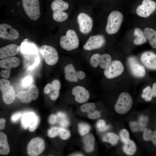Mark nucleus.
I'll list each match as a JSON object with an SVG mask.
<instances>
[{"label": "nucleus", "instance_id": "1", "mask_svg": "<svg viewBox=\"0 0 156 156\" xmlns=\"http://www.w3.org/2000/svg\"><path fill=\"white\" fill-rule=\"evenodd\" d=\"M69 7L68 3L63 0H54L51 5L53 19L58 22H62L66 20L68 15L64 11L68 9Z\"/></svg>", "mask_w": 156, "mask_h": 156}, {"label": "nucleus", "instance_id": "2", "mask_svg": "<svg viewBox=\"0 0 156 156\" xmlns=\"http://www.w3.org/2000/svg\"><path fill=\"white\" fill-rule=\"evenodd\" d=\"M60 43L63 49L70 51L78 47L79 41L75 31L70 29L67 31L65 35L61 36Z\"/></svg>", "mask_w": 156, "mask_h": 156}, {"label": "nucleus", "instance_id": "3", "mask_svg": "<svg viewBox=\"0 0 156 156\" xmlns=\"http://www.w3.org/2000/svg\"><path fill=\"white\" fill-rule=\"evenodd\" d=\"M123 20V16L120 12L115 10L109 15L106 27V32L109 34L117 33L120 27Z\"/></svg>", "mask_w": 156, "mask_h": 156}, {"label": "nucleus", "instance_id": "4", "mask_svg": "<svg viewBox=\"0 0 156 156\" xmlns=\"http://www.w3.org/2000/svg\"><path fill=\"white\" fill-rule=\"evenodd\" d=\"M24 11L31 19L36 21L41 15L39 0H21Z\"/></svg>", "mask_w": 156, "mask_h": 156}, {"label": "nucleus", "instance_id": "5", "mask_svg": "<svg viewBox=\"0 0 156 156\" xmlns=\"http://www.w3.org/2000/svg\"><path fill=\"white\" fill-rule=\"evenodd\" d=\"M133 101L130 95L126 92H122L119 96L115 105L114 109L116 112L120 114H124L131 109Z\"/></svg>", "mask_w": 156, "mask_h": 156}, {"label": "nucleus", "instance_id": "6", "mask_svg": "<svg viewBox=\"0 0 156 156\" xmlns=\"http://www.w3.org/2000/svg\"><path fill=\"white\" fill-rule=\"evenodd\" d=\"M0 90L4 103L9 105L12 103L15 98V93L13 86L10 85V81L5 78L0 80Z\"/></svg>", "mask_w": 156, "mask_h": 156}, {"label": "nucleus", "instance_id": "7", "mask_svg": "<svg viewBox=\"0 0 156 156\" xmlns=\"http://www.w3.org/2000/svg\"><path fill=\"white\" fill-rule=\"evenodd\" d=\"M40 51L47 64L53 65L57 62L59 59L58 53L53 47L44 45L40 47Z\"/></svg>", "mask_w": 156, "mask_h": 156}, {"label": "nucleus", "instance_id": "8", "mask_svg": "<svg viewBox=\"0 0 156 156\" xmlns=\"http://www.w3.org/2000/svg\"><path fill=\"white\" fill-rule=\"evenodd\" d=\"M39 91L38 87L35 85L30 86L27 90L21 91L18 92L16 97L23 103H27L32 100H36L38 97Z\"/></svg>", "mask_w": 156, "mask_h": 156}, {"label": "nucleus", "instance_id": "9", "mask_svg": "<svg viewBox=\"0 0 156 156\" xmlns=\"http://www.w3.org/2000/svg\"><path fill=\"white\" fill-rule=\"evenodd\" d=\"M39 122L38 116L33 112L26 113L23 114L21 121V126L24 129L29 127L30 132L34 131L37 128Z\"/></svg>", "mask_w": 156, "mask_h": 156}, {"label": "nucleus", "instance_id": "10", "mask_svg": "<svg viewBox=\"0 0 156 156\" xmlns=\"http://www.w3.org/2000/svg\"><path fill=\"white\" fill-rule=\"evenodd\" d=\"M45 148L43 140L39 137L32 138L28 143L27 146L28 154L30 156H36L40 154Z\"/></svg>", "mask_w": 156, "mask_h": 156}, {"label": "nucleus", "instance_id": "11", "mask_svg": "<svg viewBox=\"0 0 156 156\" xmlns=\"http://www.w3.org/2000/svg\"><path fill=\"white\" fill-rule=\"evenodd\" d=\"M124 70V67L120 61L114 60L111 62L105 69L104 75L107 79H112L121 74Z\"/></svg>", "mask_w": 156, "mask_h": 156}, {"label": "nucleus", "instance_id": "12", "mask_svg": "<svg viewBox=\"0 0 156 156\" xmlns=\"http://www.w3.org/2000/svg\"><path fill=\"white\" fill-rule=\"evenodd\" d=\"M112 61V57L108 54L102 55L98 53L93 54L90 60L91 65L94 68H96L99 65L103 69H105Z\"/></svg>", "mask_w": 156, "mask_h": 156}, {"label": "nucleus", "instance_id": "13", "mask_svg": "<svg viewBox=\"0 0 156 156\" xmlns=\"http://www.w3.org/2000/svg\"><path fill=\"white\" fill-rule=\"evenodd\" d=\"M18 31L9 24L3 23L0 25V38L2 39L14 40L19 37Z\"/></svg>", "mask_w": 156, "mask_h": 156}, {"label": "nucleus", "instance_id": "14", "mask_svg": "<svg viewBox=\"0 0 156 156\" xmlns=\"http://www.w3.org/2000/svg\"><path fill=\"white\" fill-rule=\"evenodd\" d=\"M77 22L80 31L84 34H87L91 31L93 24L92 18L88 14L79 13L77 17Z\"/></svg>", "mask_w": 156, "mask_h": 156}, {"label": "nucleus", "instance_id": "15", "mask_svg": "<svg viewBox=\"0 0 156 156\" xmlns=\"http://www.w3.org/2000/svg\"><path fill=\"white\" fill-rule=\"evenodd\" d=\"M156 3L152 0H143L142 4L139 5L136 9V13L138 16L147 17L149 16L155 10Z\"/></svg>", "mask_w": 156, "mask_h": 156}, {"label": "nucleus", "instance_id": "16", "mask_svg": "<svg viewBox=\"0 0 156 156\" xmlns=\"http://www.w3.org/2000/svg\"><path fill=\"white\" fill-rule=\"evenodd\" d=\"M104 37L101 35H97L89 38L83 48L86 50L90 51L98 49L103 46L105 43Z\"/></svg>", "mask_w": 156, "mask_h": 156}, {"label": "nucleus", "instance_id": "17", "mask_svg": "<svg viewBox=\"0 0 156 156\" xmlns=\"http://www.w3.org/2000/svg\"><path fill=\"white\" fill-rule=\"evenodd\" d=\"M61 83L57 79H55L51 83H48L45 86L43 92L45 94H50V98L53 100L57 99L59 96Z\"/></svg>", "mask_w": 156, "mask_h": 156}, {"label": "nucleus", "instance_id": "18", "mask_svg": "<svg viewBox=\"0 0 156 156\" xmlns=\"http://www.w3.org/2000/svg\"><path fill=\"white\" fill-rule=\"evenodd\" d=\"M72 93L75 96L76 101L79 103L86 102L90 97L88 91L84 87L80 86L74 87L72 90Z\"/></svg>", "mask_w": 156, "mask_h": 156}, {"label": "nucleus", "instance_id": "19", "mask_svg": "<svg viewBox=\"0 0 156 156\" xmlns=\"http://www.w3.org/2000/svg\"><path fill=\"white\" fill-rule=\"evenodd\" d=\"M128 62L131 71L134 75L139 77L145 76V70L144 67L139 64L135 57H129Z\"/></svg>", "mask_w": 156, "mask_h": 156}, {"label": "nucleus", "instance_id": "20", "mask_svg": "<svg viewBox=\"0 0 156 156\" xmlns=\"http://www.w3.org/2000/svg\"><path fill=\"white\" fill-rule=\"evenodd\" d=\"M19 47L15 44H10L0 49V59H4L13 57L18 53Z\"/></svg>", "mask_w": 156, "mask_h": 156}, {"label": "nucleus", "instance_id": "21", "mask_svg": "<svg viewBox=\"0 0 156 156\" xmlns=\"http://www.w3.org/2000/svg\"><path fill=\"white\" fill-rule=\"evenodd\" d=\"M141 60L144 66L148 69H156V55L151 51L144 53L141 56Z\"/></svg>", "mask_w": 156, "mask_h": 156}, {"label": "nucleus", "instance_id": "22", "mask_svg": "<svg viewBox=\"0 0 156 156\" xmlns=\"http://www.w3.org/2000/svg\"><path fill=\"white\" fill-rule=\"evenodd\" d=\"M148 120L146 116H141L137 121H131L129 123V126L131 130L133 132L144 130Z\"/></svg>", "mask_w": 156, "mask_h": 156}, {"label": "nucleus", "instance_id": "23", "mask_svg": "<svg viewBox=\"0 0 156 156\" xmlns=\"http://www.w3.org/2000/svg\"><path fill=\"white\" fill-rule=\"evenodd\" d=\"M21 62V60L18 57H12L1 59L0 61V67L3 68L11 70L12 68L18 66Z\"/></svg>", "mask_w": 156, "mask_h": 156}, {"label": "nucleus", "instance_id": "24", "mask_svg": "<svg viewBox=\"0 0 156 156\" xmlns=\"http://www.w3.org/2000/svg\"><path fill=\"white\" fill-rule=\"evenodd\" d=\"M66 79L70 82H77L78 81L77 71L72 64L66 65L64 69Z\"/></svg>", "mask_w": 156, "mask_h": 156}, {"label": "nucleus", "instance_id": "25", "mask_svg": "<svg viewBox=\"0 0 156 156\" xmlns=\"http://www.w3.org/2000/svg\"><path fill=\"white\" fill-rule=\"evenodd\" d=\"M10 151V148L8 142L6 134L2 132H0V154L7 155Z\"/></svg>", "mask_w": 156, "mask_h": 156}, {"label": "nucleus", "instance_id": "26", "mask_svg": "<svg viewBox=\"0 0 156 156\" xmlns=\"http://www.w3.org/2000/svg\"><path fill=\"white\" fill-rule=\"evenodd\" d=\"M144 33L151 46L156 48V30L146 27L144 29Z\"/></svg>", "mask_w": 156, "mask_h": 156}, {"label": "nucleus", "instance_id": "27", "mask_svg": "<svg viewBox=\"0 0 156 156\" xmlns=\"http://www.w3.org/2000/svg\"><path fill=\"white\" fill-rule=\"evenodd\" d=\"M85 150L88 152L92 151L94 149V138L92 135L88 134L83 138Z\"/></svg>", "mask_w": 156, "mask_h": 156}, {"label": "nucleus", "instance_id": "28", "mask_svg": "<svg viewBox=\"0 0 156 156\" xmlns=\"http://www.w3.org/2000/svg\"><path fill=\"white\" fill-rule=\"evenodd\" d=\"M123 150L127 155H131L135 153L136 147L134 142L130 139L126 142L124 143Z\"/></svg>", "mask_w": 156, "mask_h": 156}, {"label": "nucleus", "instance_id": "29", "mask_svg": "<svg viewBox=\"0 0 156 156\" xmlns=\"http://www.w3.org/2000/svg\"><path fill=\"white\" fill-rule=\"evenodd\" d=\"M119 139V136L116 134L112 132H109L103 136L102 140L103 142L109 143L112 145L117 144Z\"/></svg>", "mask_w": 156, "mask_h": 156}, {"label": "nucleus", "instance_id": "30", "mask_svg": "<svg viewBox=\"0 0 156 156\" xmlns=\"http://www.w3.org/2000/svg\"><path fill=\"white\" fill-rule=\"evenodd\" d=\"M134 35L136 37L134 41L135 44H141L146 42V37L143 32L140 29L137 28L134 30Z\"/></svg>", "mask_w": 156, "mask_h": 156}, {"label": "nucleus", "instance_id": "31", "mask_svg": "<svg viewBox=\"0 0 156 156\" xmlns=\"http://www.w3.org/2000/svg\"><path fill=\"white\" fill-rule=\"evenodd\" d=\"M21 50L24 53L28 54H35L37 49L34 45L26 42H24L21 46Z\"/></svg>", "mask_w": 156, "mask_h": 156}, {"label": "nucleus", "instance_id": "32", "mask_svg": "<svg viewBox=\"0 0 156 156\" xmlns=\"http://www.w3.org/2000/svg\"><path fill=\"white\" fill-rule=\"evenodd\" d=\"M141 96L146 101H149L151 100L153 96L152 89L150 86H148L143 90Z\"/></svg>", "mask_w": 156, "mask_h": 156}, {"label": "nucleus", "instance_id": "33", "mask_svg": "<svg viewBox=\"0 0 156 156\" xmlns=\"http://www.w3.org/2000/svg\"><path fill=\"white\" fill-rule=\"evenodd\" d=\"M78 129L80 134L82 136H83L89 132L90 127L86 123H80L78 125Z\"/></svg>", "mask_w": 156, "mask_h": 156}, {"label": "nucleus", "instance_id": "34", "mask_svg": "<svg viewBox=\"0 0 156 156\" xmlns=\"http://www.w3.org/2000/svg\"><path fill=\"white\" fill-rule=\"evenodd\" d=\"M95 104L94 103H88L82 105L81 107V110L83 112L88 113L95 109Z\"/></svg>", "mask_w": 156, "mask_h": 156}, {"label": "nucleus", "instance_id": "35", "mask_svg": "<svg viewBox=\"0 0 156 156\" xmlns=\"http://www.w3.org/2000/svg\"><path fill=\"white\" fill-rule=\"evenodd\" d=\"M63 140H66L70 136V132L68 130L62 128H59V135Z\"/></svg>", "mask_w": 156, "mask_h": 156}, {"label": "nucleus", "instance_id": "36", "mask_svg": "<svg viewBox=\"0 0 156 156\" xmlns=\"http://www.w3.org/2000/svg\"><path fill=\"white\" fill-rule=\"evenodd\" d=\"M96 127L100 131H103L107 130L109 126L106 124L105 121L103 120H99L96 123Z\"/></svg>", "mask_w": 156, "mask_h": 156}, {"label": "nucleus", "instance_id": "37", "mask_svg": "<svg viewBox=\"0 0 156 156\" xmlns=\"http://www.w3.org/2000/svg\"><path fill=\"white\" fill-rule=\"evenodd\" d=\"M129 133L125 129H122L120 132V136L121 141L125 143L127 142L129 139Z\"/></svg>", "mask_w": 156, "mask_h": 156}, {"label": "nucleus", "instance_id": "38", "mask_svg": "<svg viewBox=\"0 0 156 156\" xmlns=\"http://www.w3.org/2000/svg\"><path fill=\"white\" fill-rule=\"evenodd\" d=\"M59 128L52 127L47 131L48 136L51 138H54L59 135Z\"/></svg>", "mask_w": 156, "mask_h": 156}, {"label": "nucleus", "instance_id": "39", "mask_svg": "<svg viewBox=\"0 0 156 156\" xmlns=\"http://www.w3.org/2000/svg\"><path fill=\"white\" fill-rule=\"evenodd\" d=\"M153 132L151 129L149 128H146L144 130L143 133V138L144 140L146 141L151 140Z\"/></svg>", "mask_w": 156, "mask_h": 156}, {"label": "nucleus", "instance_id": "40", "mask_svg": "<svg viewBox=\"0 0 156 156\" xmlns=\"http://www.w3.org/2000/svg\"><path fill=\"white\" fill-rule=\"evenodd\" d=\"M88 117L91 119H97L101 116L100 112L95 109H93L88 113Z\"/></svg>", "mask_w": 156, "mask_h": 156}, {"label": "nucleus", "instance_id": "41", "mask_svg": "<svg viewBox=\"0 0 156 156\" xmlns=\"http://www.w3.org/2000/svg\"><path fill=\"white\" fill-rule=\"evenodd\" d=\"M32 79L30 76L25 77L22 81V85L24 87H26L30 85L32 82Z\"/></svg>", "mask_w": 156, "mask_h": 156}, {"label": "nucleus", "instance_id": "42", "mask_svg": "<svg viewBox=\"0 0 156 156\" xmlns=\"http://www.w3.org/2000/svg\"><path fill=\"white\" fill-rule=\"evenodd\" d=\"M22 114L19 112H17L13 114L10 117V120L13 122H16L21 118Z\"/></svg>", "mask_w": 156, "mask_h": 156}, {"label": "nucleus", "instance_id": "43", "mask_svg": "<svg viewBox=\"0 0 156 156\" xmlns=\"http://www.w3.org/2000/svg\"><path fill=\"white\" fill-rule=\"evenodd\" d=\"M60 118V120L59 123L61 126L65 127L68 126L69 125V122L66 117Z\"/></svg>", "mask_w": 156, "mask_h": 156}, {"label": "nucleus", "instance_id": "44", "mask_svg": "<svg viewBox=\"0 0 156 156\" xmlns=\"http://www.w3.org/2000/svg\"><path fill=\"white\" fill-rule=\"evenodd\" d=\"M10 70L8 69L2 70L0 72V76L5 79L9 78L10 74Z\"/></svg>", "mask_w": 156, "mask_h": 156}, {"label": "nucleus", "instance_id": "45", "mask_svg": "<svg viewBox=\"0 0 156 156\" xmlns=\"http://www.w3.org/2000/svg\"><path fill=\"white\" fill-rule=\"evenodd\" d=\"M57 116L55 115H51L49 118V122L51 124H54L57 121Z\"/></svg>", "mask_w": 156, "mask_h": 156}, {"label": "nucleus", "instance_id": "46", "mask_svg": "<svg viewBox=\"0 0 156 156\" xmlns=\"http://www.w3.org/2000/svg\"><path fill=\"white\" fill-rule=\"evenodd\" d=\"M77 76L78 79H83L86 76L85 73L81 70L77 71Z\"/></svg>", "mask_w": 156, "mask_h": 156}, {"label": "nucleus", "instance_id": "47", "mask_svg": "<svg viewBox=\"0 0 156 156\" xmlns=\"http://www.w3.org/2000/svg\"><path fill=\"white\" fill-rule=\"evenodd\" d=\"M5 120L4 118H1L0 119V130L3 129L5 126Z\"/></svg>", "mask_w": 156, "mask_h": 156}, {"label": "nucleus", "instance_id": "48", "mask_svg": "<svg viewBox=\"0 0 156 156\" xmlns=\"http://www.w3.org/2000/svg\"><path fill=\"white\" fill-rule=\"evenodd\" d=\"M40 59L39 57H37L35 60L34 64L30 66L28 68V69L31 70L33 69L40 62Z\"/></svg>", "mask_w": 156, "mask_h": 156}, {"label": "nucleus", "instance_id": "49", "mask_svg": "<svg viewBox=\"0 0 156 156\" xmlns=\"http://www.w3.org/2000/svg\"><path fill=\"white\" fill-rule=\"evenodd\" d=\"M153 143L156 146V130L153 132L151 140Z\"/></svg>", "mask_w": 156, "mask_h": 156}, {"label": "nucleus", "instance_id": "50", "mask_svg": "<svg viewBox=\"0 0 156 156\" xmlns=\"http://www.w3.org/2000/svg\"><path fill=\"white\" fill-rule=\"evenodd\" d=\"M153 96L154 97L156 96V82L154 83L152 89Z\"/></svg>", "mask_w": 156, "mask_h": 156}, {"label": "nucleus", "instance_id": "51", "mask_svg": "<svg viewBox=\"0 0 156 156\" xmlns=\"http://www.w3.org/2000/svg\"><path fill=\"white\" fill-rule=\"evenodd\" d=\"M57 116L58 118L66 117V114L64 113L59 112L57 114Z\"/></svg>", "mask_w": 156, "mask_h": 156}, {"label": "nucleus", "instance_id": "52", "mask_svg": "<svg viewBox=\"0 0 156 156\" xmlns=\"http://www.w3.org/2000/svg\"><path fill=\"white\" fill-rule=\"evenodd\" d=\"M83 155H82V154H79V153H77V154H73L72 155H71V156H83Z\"/></svg>", "mask_w": 156, "mask_h": 156}]
</instances>
